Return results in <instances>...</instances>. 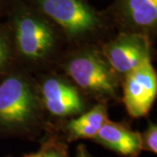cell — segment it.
Listing matches in <instances>:
<instances>
[{
	"label": "cell",
	"mask_w": 157,
	"mask_h": 157,
	"mask_svg": "<svg viewBox=\"0 0 157 157\" xmlns=\"http://www.w3.org/2000/svg\"><path fill=\"white\" fill-rule=\"evenodd\" d=\"M7 15L13 46L21 56L39 62L56 51L63 36L60 30L25 0H13Z\"/></svg>",
	"instance_id": "obj_1"
},
{
	"label": "cell",
	"mask_w": 157,
	"mask_h": 157,
	"mask_svg": "<svg viewBox=\"0 0 157 157\" xmlns=\"http://www.w3.org/2000/svg\"><path fill=\"white\" fill-rule=\"evenodd\" d=\"M60 30L64 38L75 43L100 38L112 27L104 12L87 0H25Z\"/></svg>",
	"instance_id": "obj_2"
},
{
	"label": "cell",
	"mask_w": 157,
	"mask_h": 157,
	"mask_svg": "<svg viewBox=\"0 0 157 157\" xmlns=\"http://www.w3.org/2000/svg\"><path fill=\"white\" fill-rule=\"evenodd\" d=\"M39 113V97L25 77L13 74L0 83V128L21 131L35 122Z\"/></svg>",
	"instance_id": "obj_3"
},
{
	"label": "cell",
	"mask_w": 157,
	"mask_h": 157,
	"mask_svg": "<svg viewBox=\"0 0 157 157\" xmlns=\"http://www.w3.org/2000/svg\"><path fill=\"white\" fill-rule=\"evenodd\" d=\"M73 56L66 64V72L79 87L98 97L116 95L119 87L117 73L101 51L90 46Z\"/></svg>",
	"instance_id": "obj_4"
},
{
	"label": "cell",
	"mask_w": 157,
	"mask_h": 157,
	"mask_svg": "<svg viewBox=\"0 0 157 157\" xmlns=\"http://www.w3.org/2000/svg\"><path fill=\"white\" fill-rule=\"evenodd\" d=\"M101 52L116 73L126 75L150 61L151 38L146 34L119 32L103 44Z\"/></svg>",
	"instance_id": "obj_5"
},
{
	"label": "cell",
	"mask_w": 157,
	"mask_h": 157,
	"mask_svg": "<svg viewBox=\"0 0 157 157\" xmlns=\"http://www.w3.org/2000/svg\"><path fill=\"white\" fill-rule=\"evenodd\" d=\"M104 14L120 32L150 38L156 32L157 0H114Z\"/></svg>",
	"instance_id": "obj_6"
},
{
	"label": "cell",
	"mask_w": 157,
	"mask_h": 157,
	"mask_svg": "<svg viewBox=\"0 0 157 157\" xmlns=\"http://www.w3.org/2000/svg\"><path fill=\"white\" fill-rule=\"evenodd\" d=\"M125 76L123 101L127 111L132 117H142L156 98V73L149 61Z\"/></svg>",
	"instance_id": "obj_7"
},
{
	"label": "cell",
	"mask_w": 157,
	"mask_h": 157,
	"mask_svg": "<svg viewBox=\"0 0 157 157\" xmlns=\"http://www.w3.org/2000/svg\"><path fill=\"white\" fill-rule=\"evenodd\" d=\"M43 103L54 116L77 115L85 110V103L78 89L59 78H48L42 85Z\"/></svg>",
	"instance_id": "obj_8"
},
{
	"label": "cell",
	"mask_w": 157,
	"mask_h": 157,
	"mask_svg": "<svg viewBox=\"0 0 157 157\" xmlns=\"http://www.w3.org/2000/svg\"><path fill=\"white\" fill-rule=\"evenodd\" d=\"M94 140L126 157L138 156L142 150L141 134L109 121L103 125Z\"/></svg>",
	"instance_id": "obj_9"
},
{
	"label": "cell",
	"mask_w": 157,
	"mask_h": 157,
	"mask_svg": "<svg viewBox=\"0 0 157 157\" xmlns=\"http://www.w3.org/2000/svg\"><path fill=\"white\" fill-rule=\"evenodd\" d=\"M108 121L106 107L98 104L88 112L71 121L67 126L69 140L94 139Z\"/></svg>",
	"instance_id": "obj_10"
},
{
	"label": "cell",
	"mask_w": 157,
	"mask_h": 157,
	"mask_svg": "<svg viewBox=\"0 0 157 157\" xmlns=\"http://www.w3.org/2000/svg\"><path fill=\"white\" fill-rule=\"evenodd\" d=\"M12 47L13 42L8 25H0V74L9 65Z\"/></svg>",
	"instance_id": "obj_11"
},
{
	"label": "cell",
	"mask_w": 157,
	"mask_h": 157,
	"mask_svg": "<svg viewBox=\"0 0 157 157\" xmlns=\"http://www.w3.org/2000/svg\"><path fill=\"white\" fill-rule=\"evenodd\" d=\"M142 150H147L154 154L157 153V127L156 124L150 123L146 131L141 135Z\"/></svg>",
	"instance_id": "obj_12"
},
{
	"label": "cell",
	"mask_w": 157,
	"mask_h": 157,
	"mask_svg": "<svg viewBox=\"0 0 157 157\" xmlns=\"http://www.w3.org/2000/svg\"><path fill=\"white\" fill-rule=\"evenodd\" d=\"M39 157H67V153L62 147L48 146L38 153Z\"/></svg>",
	"instance_id": "obj_13"
},
{
	"label": "cell",
	"mask_w": 157,
	"mask_h": 157,
	"mask_svg": "<svg viewBox=\"0 0 157 157\" xmlns=\"http://www.w3.org/2000/svg\"><path fill=\"white\" fill-rule=\"evenodd\" d=\"M12 1L13 0H0V20L5 15L8 14Z\"/></svg>",
	"instance_id": "obj_14"
},
{
	"label": "cell",
	"mask_w": 157,
	"mask_h": 157,
	"mask_svg": "<svg viewBox=\"0 0 157 157\" xmlns=\"http://www.w3.org/2000/svg\"><path fill=\"white\" fill-rule=\"evenodd\" d=\"M75 157H92L88 154L86 147L84 145H79L76 151V155Z\"/></svg>",
	"instance_id": "obj_15"
},
{
	"label": "cell",
	"mask_w": 157,
	"mask_h": 157,
	"mask_svg": "<svg viewBox=\"0 0 157 157\" xmlns=\"http://www.w3.org/2000/svg\"><path fill=\"white\" fill-rule=\"evenodd\" d=\"M25 157H39V155L38 154H34V155H26Z\"/></svg>",
	"instance_id": "obj_16"
}]
</instances>
